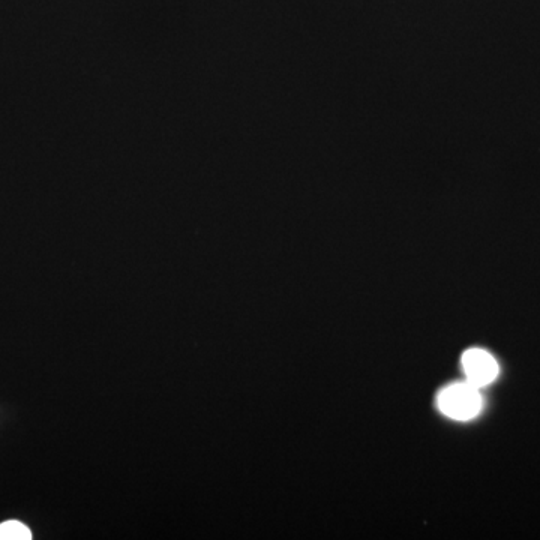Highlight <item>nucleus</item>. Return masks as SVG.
<instances>
[{"label": "nucleus", "mask_w": 540, "mask_h": 540, "mask_svg": "<svg viewBox=\"0 0 540 540\" xmlns=\"http://www.w3.org/2000/svg\"><path fill=\"white\" fill-rule=\"evenodd\" d=\"M438 407L452 419L468 420L479 413L482 398L479 389L467 381L446 387L438 396Z\"/></svg>", "instance_id": "1"}, {"label": "nucleus", "mask_w": 540, "mask_h": 540, "mask_svg": "<svg viewBox=\"0 0 540 540\" xmlns=\"http://www.w3.org/2000/svg\"><path fill=\"white\" fill-rule=\"evenodd\" d=\"M462 368L470 384L480 389L495 380L498 374V365L488 351L480 348H471L462 356Z\"/></svg>", "instance_id": "2"}, {"label": "nucleus", "mask_w": 540, "mask_h": 540, "mask_svg": "<svg viewBox=\"0 0 540 540\" xmlns=\"http://www.w3.org/2000/svg\"><path fill=\"white\" fill-rule=\"evenodd\" d=\"M32 531L20 521H6L0 524V540H30Z\"/></svg>", "instance_id": "3"}]
</instances>
